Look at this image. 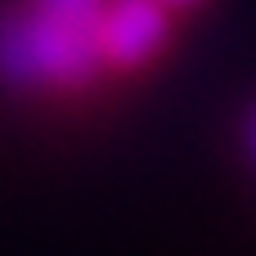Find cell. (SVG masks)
<instances>
[{
  "instance_id": "6da1fadb",
  "label": "cell",
  "mask_w": 256,
  "mask_h": 256,
  "mask_svg": "<svg viewBox=\"0 0 256 256\" xmlns=\"http://www.w3.org/2000/svg\"><path fill=\"white\" fill-rule=\"evenodd\" d=\"M252 148H256V122H252Z\"/></svg>"
}]
</instances>
